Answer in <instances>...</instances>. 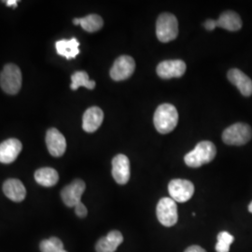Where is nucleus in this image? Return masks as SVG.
Listing matches in <instances>:
<instances>
[{
	"label": "nucleus",
	"instance_id": "1",
	"mask_svg": "<svg viewBox=\"0 0 252 252\" xmlns=\"http://www.w3.org/2000/svg\"><path fill=\"white\" fill-rule=\"evenodd\" d=\"M178 122V110L171 104H162L157 108L154 113V126L161 134H168L172 132L176 128Z\"/></svg>",
	"mask_w": 252,
	"mask_h": 252
},
{
	"label": "nucleus",
	"instance_id": "2",
	"mask_svg": "<svg viewBox=\"0 0 252 252\" xmlns=\"http://www.w3.org/2000/svg\"><path fill=\"white\" fill-rule=\"evenodd\" d=\"M217 149L211 141H202L184 157V162L191 168L200 166L213 161L216 157Z\"/></svg>",
	"mask_w": 252,
	"mask_h": 252
},
{
	"label": "nucleus",
	"instance_id": "3",
	"mask_svg": "<svg viewBox=\"0 0 252 252\" xmlns=\"http://www.w3.org/2000/svg\"><path fill=\"white\" fill-rule=\"evenodd\" d=\"M179 35V23L175 15L169 12L160 14L156 22V36L163 42L174 40Z\"/></svg>",
	"mask_w": 252,
	"mask_h": 252
},
{
	"label": "nucleus",
	"instance_id": "4",
	"mask_svg": "<svg viewBox=\"0 0 252 252\" xmlns=\"http://www.w3.org/2000/svg\"><path fill=\"white\" fill-rule=\"evenodd\" d=\"M0 85L3 91L9 94H16L22 87V73L14 63L4 66L0 75Z\"/></svg>",
	"mask_w": 252,
	"mask_h": 252
},
{
	"label": "nucleus",
	"instance_id": "5",
	"mask_svg": "<svg viewBox=\"0 0 252 252\" xmlns=\"http://www.w3.org/2000/svg\"><path fill=\"white\" fill-rule=\"evenodd\" d=\"M252 137L251 126L237 123L226 128L222 133V140L227 145L242 146L247 144Z\"/></svg>",
	"mask_w": 252,
	"mask_h": 252
},
{
	"label": "nucleus",
	"instance_id": "6",
	"mask_svg": "<svg viewBox=\"0 0 252 252\" xmlns=\"http://www.w3.org/2000/svg\"><path fill=\"white\" fill-rule=\"evenodd\" d=\"M158 220L165 227H172L178 222V207L176 202L170 197H163L159 201L156 207Z\"/></svg>",
	"mask_w": 252,
	"mask_h": 252
},
{
	"label": "nucleus",
	"instance_id": "7",
	"mask_svg": "<svg viewBox=\"0 0 252 252\" xmlns=\"http://www.w3.org/2000/svg\"><path fill=\"white\" fill-rule=\"evenodd\" d=\"M135 69V62L133 57L129 55H122L118 57L110 69V77L113 81H125L129 79Z\"/></svg>",
	"mask_w": 252,
	"mask_h": 252
},
{
	"label": "nucleus",
	"instance_id": "8",
	"mask_svg": "<svg viewBox=\"0 0 252 252\" xmlns=\"http://www.w3.org/2000/svg\"><path fill=\"white\" fill-rule=\"evenodd\" d=\"M168 191L175 202L185 203L192 197L194 193V186L189 180L177 179L169 182Z\"/></svg>",
	"mask_w": 252,
	"mask_h": 252
},
{
	"label": "nucleus",
	"instance_id": "9",
	"mask_svg": "<svg viewBox=\"0 0 252 252\" xmlns=\"http://www.w3.org/2000/svg\"><path fill=\"white\" fill-rule=\"evenodd\" d=\"M85 182L81 180H75L69 185L65 186L61 191L63 204L68 207H75L81 202V196L85 190Z\"/></svg>",
	"mask_w": 252,
	"mask_h": 252
},
{
	"label": "nucleus",
	"instance_id": "10",
	"mask_svg": "<svg viewBox=\"0 0 252 252\" xmlns=\"http://www.w3.org/2000/svg\"><path fill=\"white\" fill-rule=\"evenodd\" d=\"M156 70L158 76L164 80L180 78L186 71V63L182 60H166L159 63Z\"/></svg>",
	"mask_w": 252,
	"mask_h": 252
},
{
	"label": "nucleus",
	"instance_id": "11",
	"mask_svg": "<svg viewBox=\"0 0 252 252\" xmlns=\"http://www.w3.org/2000/svg\"><path fill=\"white\" fill-rule=\"evenodd\" d=\"M112 177L120 185L130 180V161L125 154H118L112 160Z\"/></svg>",
	"mask_w": 252,
	"mask_h": 252
},
{
	"label": "nucleus",
	"instance_id": "12",
	"mask_svg": "<svg viewBox=\"0 0 252 252\" xmlns=\"http://www.w3.org/2000/svg\"><path fill=\"white\" fill-rule=\"evenodd\" d=\"M46 144L49 153L54 157H61L66 150L64 136L55 128L48 130L46 134Z\"/></svg>",
	"mask_w": 252,
	"mask_h": 252
},
{
	"label": "nucleus",
	"instance_id": "13",
	"mask_svg": "<svg viewBox=\"0 0 252 252\" xmlns=\"http://www.w3.org/2000/svg\"><path fill=\"white\" fill-rule=\"evenodd\" d=\"M23 149L21 141L16 138H9L0 144V162H14Z\"/></svg>",
	"mask_w": 252,
	"mask_h": 252
},
{
	"label": "nucleus",
	"instance_id": "14",
	"mask_svg": "<svg viewBox=\"0 0 252 252\" xmlns=\"http://www.w3.org/2000/svg\"><path fill=\"white\" fill-rule=\"evenodd\" d=\"M104 120V112L98 107L89 108L83 114L82 128L87 133L95 132Z\"/></svg>",
	"mask_w": 252,
	"mask_h": 252
},
{
	"label": "nucleus",
	"instance_id": "15",
	"mask_svg": "<svg viewBox=\"0 0 252 252\" xmlns=\"http://www.w3.org/2000/svg\"><path fill=\"white\" fill-rule=\"evenodd\" d=\"M228 80L244 96H251L252 94V81L250 77H248L245 73L237 68L230 69L227 74Z\"/></svg>",
	"mask_w": 252,
	"mask_h": 252
},
{
	"label": "nucleus",
	"instance_id": "16",
	"mask_svg": "<svg viewBox=\"0 0 252 252\" xmlns=\"http://www.w3.org/2000/svg\"><path fill=\"white\" fill-rule=\"evenodd\" d=\"M5 195L13 202H22L26 198L27 189L24 184L16 179H9L3 184Z\"/></svg>",
	"mask_w": 252,
	"mask_h": 252
},
{
	"label": "nucleus",
	"instance_id": "17",
	"mask_svg": "<svg viewBox=\"0 0 252 252\" xmlns=\"http://www.w3.org/2000/svg\"><path fill=\"white\" fill-rule=\"evenodd\" d=\"M124 236L119 231H111L107 236L102 237L95 245L96 252H115L123 243Z\"/></svg>",
	"mask_w": 252,
	"mask_h": 252
},
{
	"label": "nucleus",
	"instance_id": "18",
	"mask_svg": "<svg viewBox=\"0 0 252 252\" xmlns=\"http://www.w3.org/2000/svg\"><path fill=\"white\" fill-rule=\"evenodd\" d=\"M79 46L80 42L75 37L71 39H61L55 44L57 54L68 60L76 58V56L80 54Z\"/></svg>",
	"mask_w": 252,
	"mask_h": 252
},
{
	"label": "nucleus",
	"instance_id": "19",
	"mask_svg": "<svg viewBox=\"0 0 252 252\" xmlns=\"http://www.w3.org/2000/svg\"><path fill=\"white\" fill-rule=\"evenodd\" d=\"M217 27H221L228 31H237L242 27V20L240 16L232 10L224 11L216 20Z\"/></svg>",
	"mask_w": 252,
	"mask_h": 252
},
{
	"label": "nucleus",
	"instance_id": "20",
	"mask_svg": "<svg viewBox=\"0 0 252 252\" xmlns=\"http://www.w3.org/2000/svg\"><path fill=\"white\" fill-rule=\"evenodd\" d=\"M35 180L41 186L53 187L58 182L59 175L54 168L43 167L36 170L35 173Z\"/></svg>",
	"mask_w": 252,
	"mask_h": 252
},
{
	"label": "nucleus",
	"instance_id": "21",
	"mask_svg": "<svg viewBox=\"0 0 252 252\" xmlns=\"http://www.w3.org/2000/svg\"><path fill=\"white\" fill-rule=\"evenodd\" d=\"M71 85L72 90H77L80 87H86L89 90H93L95 87V81H91L88 74L85 71H77L71 76Z\"/></svg>",
	"mask_w": 252,
	"mask_h": 252
},
{
	"label": "nucleus",
	"instance_id": "22",
	"mask_svg": "<svg viewBox=\"0 0 252 252\" xmlns=\"http://www.w3.org/2000/svg\"><path fill=\"white\" fill-rule=\"evenodd\" d=\"M80 26L85 31L89 33H94L100 30L104 26V21L99 15L97 14H90L86 17L80 18Z\"/></svg>",
	"mask_w": 252,
	"mask_h": 252
},
{
	"label": "nucleus",
	"instance_id": "23",
	"mask_svg": "<svg viewBox=\"0 0 252 252\" xmlns=\"http://www.w3.org/2000/svg\"><path fill=\"white\" fill-rule=\"evenodd\" d=\"M39 248L41 252H67L63 249V242L54 236L41 241Z\"/></svg>",
	"mask_w": 252,
	"mask_h": 252
},
{
	"label": "nucleus",
	"instance_id": "24",
	"mask_svg": "<svg viewBox=\"0 0 252 252\" xmlns=\"http://www.w3.org/2000/svg\"><path fill=\"white\" fill-rule=\"evenodd\" d=\"M218 242L216 244L217 252H229L230 247L234 241V237L228 232H220L217 236Z\"/></svg>",
	"mask_w": 252,
	"mask_h": 252
},
{
	"label": "nucleus",
	"instance_id": "25",
	"mask_svg": "<svg viewBox=\"0 0 252 252\" xmlns=\"http://www.w3.org/2000/svg\"><path fill=\"white\" fill-rule=\"evenodd\" d=\"M75 212H76V215L79 217V218H81V219L85 218V217L87 216V214H88L87 208L84 206V204L81 203V202L79 203L78 205H76Z\"/></svg>",
	"mask_w": 252,
	"mask_h": 252
},
{
	"label": "nucleus",
	"instance_id": "26",
	"mask_svg": "<svg viewBox=\"0 0 252 252\" xmlns=\"http://www.w3.org/2000/svg\"><path fill=\"white\" fill-rule=\"evenodd\" d=\"M204 27H205V28H206L207 30H208V31L214 30L217 27L216 20L207 19V21L205 22V24H204Z\"/></svg>",
	"mask_w": 252,
	"mask_h": 252
},
{
	"label": "nucleus",
	"instance_id": "27",
	"mask_svg": "<svg viewBox=\"0 0 252 252\" xmlns=\"http://www.w3.org/2000/svg\"><path fill=\"white\" fill-rule=\"evenodd\" d=\"M184 252H207L203 248H201L200 246L197 245H193L189 247Z\"/></svg>",
	"mask_w": 252,
	"mask_h": 252
},
{
	"label": "nucleus",
	"instance_id": "28",
	"mask_svg": "<svg viewBox=\"0 0 252 252\" xmlns=\"http://www.w3.org/2000/svg\"><path fill=\"white\" fill-rule=\"evenodd\" d=\"M6 5L9 7L16 8L18 6V1L17 0H8V1H6Z\"/></svg>",
	"mask_w": 252,
	"mask_h": 252
},
{
	"label": "nucleus",
	"instance_id": "29",
	"mask_svg": "<svg viewBox=\"0 0 252 252\" xmlns=\"http://www.w3.org/2000/svg\"><path fill=\"white\" fill-rule=\"evenodd\" d=\"M73 24H74V25H76V26L80 25V18L74 19V20H73Z\"/></svg>",
	"mask_w": 252,
	"mask_h": 252
},
{
	"label": "nucleus",
	"instance_id": "30",
	"mask_svg": "<svg viewBox=\"0 0 252 252\" xmlns=\"http://www.w3.org/2000/svg\"><path fill=\"white\" fill-rule=\"evenodd\" d=\"M249 211L252 213V202L250 204V206H249Z\"/></svg>",
	"mask_w": 252,
	"mask_h": 252
}]
</instances>
